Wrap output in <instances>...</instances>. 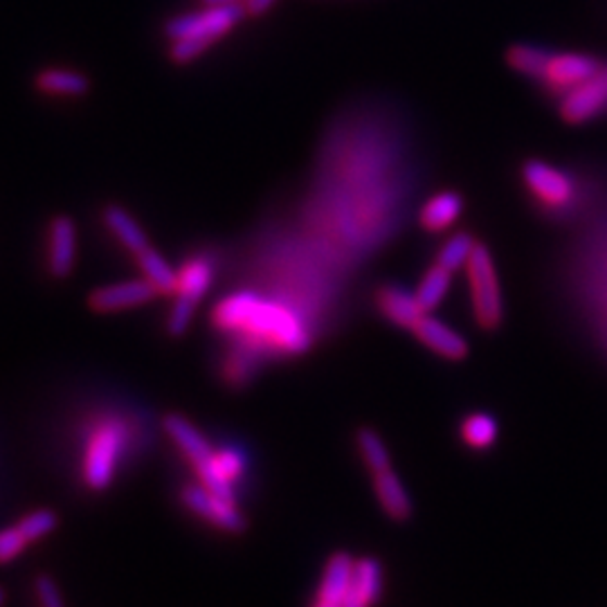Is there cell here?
<instances>
[{
	"label": "cell",
	"mask_w": 607,
	"mask_h": 607,
	"mask_svg": "<svg viewBox=\"0 0 607 607\" xmlns=\"http://www.w3.org/2000/svg\"><path fill=\"white\" fill-rule=\"evenodd\" d=\"M500 439V423L489 412H468L460 421V441L473 452L491 450Z\"/></svg>",
	"instance_id": "7402d4cb"
},
{
	"label": "cell",
	"mask_w": 607,
	"mask_h": 607,
	"mask_svg": "<svg viewBox=\"0 0 607 607\" xmlns=\"http://www.w3.org/2000/svg\"><path fill=\"white\" fill-rule=\"evenodd\" d=\"M275 3H277V0H248V3L243 5V8H246V14H248V16H261V14H266Z\"/></svg>",
	"instance_id": "4dcf8cb0"
},
{
	"label": "cell",
	"mask_w": 607,
	"mask_h": 607,
	"mask_svg": "<svg viewBox=\"0 0 607 607\" xmlns=\"http://www.w3.org/2000/svg\"><path fill=\"white\" fill-rule=\"evenodd\" d=\"M165 432L190 468L201 466L203 462L209 460V454L215 452V445L207 441V437L196 428V425L180 414H169L165 418Z\"/></svg>",
	"instance_id": "ac0fdd59"
},
{
	"label": "cell",
	"mask_w": 607,
	"mask_h": 607,
	"mask_svg": "<svg viewBox=\"0 0 607 607\" xmlns=\"http://www.w3.org/2000/svg\"><path fill=\"white\" fill-rule=\"evenodd\" d=\"M552 52H546L538 46H525V43H515L506 50V64L508 68H513L515 73H520L525 77H531L535 81L542 79L546 61H550Z\"/></svg>",
	"instance_id": "484cf974"
},
{
	"label": "cell",
	"mask_w": 607,
	"mask_h": 607,
	"mask_svg": "<svg viewBox=\"0 0 607 607\" xmlns=\"http://www.w3.org/2000/svg\"><path fill=\"white\" fill-rule=\"evenodd\" d=\"M131 445L133 428L121 414H100L93 423H88L79 462L86 489L93 493L106 491L131 454Z\"/></svg>",
	"instance_id": "7a4b0ae2"
},
{
	"label": "cell",
	"mask_w": 607,
	"mask_h": 607,
	"mask_svg": "<svg viewBox=\"0 0 607 607\" xmlns=\"http://www.w3.org/2000/svg\"><path fill=\"white\" fill-rule=\"evenodd\" d=\"M464 270L468 277L470 307L477 326L483 331H498L504 322V299L491 250L477 241Z\"/></svg>",
	"instance_id": "277c9868"
},
{
	"label": "cell",
	"mask_w": 607,
	"mask_h": 607,
	"mask_svg": "<svg viewBox=\"0 0 607 607\" xmlns=\"http://www.w3.org/2000/svg\"><path fill=\"white\" fill-rule=\"evenodd\" d=\"M29 550L27 538L16 525L0 529V565H10Z\"/></svg>",
	"instance_id": "f1b7e54d"
},
{
	"label": "cell",
	"mask_w": 607,
	"mask_h": 607,
	"mask_svg": "<svg viewBox=\"0 0 607 607\" xmlns=\"http://www.w3.org/2000/svg\"><path fill=\"white\" fill-rule=\"evenodd\" d=\"M102 221L119 246L127 253H131L133 257H138L142 250L151 246L140 223L121 205H106L102 211Z\"/></svg>",
	"instance_id": "d6986e66"
},
{
	"label": "cell",
	"mask_w": 607,
	"mask_h": 607,
	"mask_svg": "<svg viewBox=\"0 0 607 607\" xmlns=\"http://www.w3.org/2000/svg\"><path fill=\"white\" fill-rule=\"evenodd\" d=\"M464 198L457 192H439L418 211V223L428 232H443L462 217Z\"/></svg>",
	"instance_id": "44dd1931"
},
{
	"label": "cell",
	"mask_w": 607,
	"mask_h": 607,
	"mask_svg": "<svg viewBox=\"0 0 607 607\" xmlns=\"http://www.w3.org/2000/svg\"><path fill=\"white\" fill-rule=\"evenodd\" d=\"M372 477V491L374 498L380 506V511L387 515L389 520L393 522H405L412 518L414 513V502L410 498L408 486L403 483V479L397 475V470L389 468Z\"/></svg>",
	"instance_id": "e0dca14e"
},
{
	"label": "cell",
	"mask_w": 607,
	"mask_h": 607,
	"mask_svg": "<svg viewBox=\"0 0 607 607\" xmlns=\"http://www.w3.org/2000/svg\"><path fill=\"white\" fill-rule=\"evenodd\" d=\"M385 594V569L372 558H356L349 590H347V607H378Z\"/></svg>",
	"instance_id": "5bb4252c"
},
{
	"label": "cell",
	"mask_w": 607,
	"mask_h": 607,
	"mask_svg": "<svg viewBox=\"0 0 607 607\" xmlns=\"http://www.w3.org/2000/svg\"><path fill=\"white\" fill-rule=\"evenodd\" d=\"M475 246H477V241H475L470 234L457 232V234L450 236V238L443 243V248H441L439 255H437V263L443 266V268H448L450 272L462 270V268H466V263H468V259H470Z\"/></svg>",
	"instance_id": "4316f807"
},
{
	"label": "cell",
	"mask_w": 607,
	"mask_h": 607,
	"mask_svg": "<svg viewBox=\"0 0 607 607\" xmlns=\"http://www.w3.org/2000/svg\"><path fill=\"white\" fill-rule=\"evenodd\" d=\"M600 66V61L592 54L560 52L552 54L550 61H546V68L540 81L550 90H554V93H569L571 88L590 79Z\"/></svg>",
	"instance_id": "30bf717a"
},
{
	"label": "cell",
	"mask_w": 607,
	"mask_h": 607,
	"mask_svg": "<svg viewBox=\"0 0 607 607\" xmlns=\"http://www.w3.org/2000/svg\"><path fill=\"white\" fill-rule=\"evenodd\" d=\"M180 500L194 515H198L203 522L219 531L241 533L246 529V520H243L238 502L217 495L215 491L205 489V486L198 481L188 483L185 489L180 491Z\"/></svg>",
	"instance_id": "52a82bcc"
},
{
	"label": "cell",
	"mask_w": 607,
	"mask_h": 607,
	"mask_svg": "<svg viewBox=\"0 0 607 607\" xmlns=\"http://www.w3.org/2000/svg\"><path fill=\"white\" fill-rule=\"evenodd\" d=\"M35 600L39 607H64V596L54 579L50 576H37L35 579Z\"/></svg>",
	"instance_id": "f546056e"
},
{
	"label": "cell",
	"mask_w": 607,
	"mask_h": 607,
	"mask_svg": "<svg viewBox=\"0 0 607 607\" xmlns=\"http://www.w3.org/2000/svg\"><path fill=\"white\" fill-rule=\"evenodd\" d=\"M522 180L529 192L550 207H565L573 196V185L565 171L556 169L550 163L527 160L522 165Z\"/></svg>",
	"instance_id": "8fae6325"
},
{
	"label": "cell",
	"mask_w": 607,
	"mask_h": 607,
	"mask_svg": "<svg viewBox=\"0 0 607 607\" xmlns=\"http://www.w3.org/2000/svg\"><path fill=\"white\" fill-rule=\"evenodd\" d=\"M243 5H203L196 12L180 14L167 21L165 37L169 39V59L176 66H188L203 52L243 21Z\"/></svg>",
	"instance_id": "3957f363"
},
{
	"label": "cell",
	"mask_w": 607,
	"mask_h": 607,
	"mask_svg": "<svg viewBox=\"0 0 607 607\" xmlns=\"http://www.w3.org/2000/svg\"><path fill=\"white\" fill-rule=\"evenodd\" d=\"M374 301H376L378 313L397 328L412 331L414 324L425 315L414 290H408L397 284L380 286L374 295Z\"/></svg>",
	"instance_id": "2e32d148"
},
{
	"label": "cell",
	"mask_w": 607,
	"mask_h": 607,
	"mask_svg": "<svg viewBox=\"0 0 607 607\" xmlns=\"http://www.w3.org/2000/svg\"><path fill=\"white\" fill-rule=\"evenodd\" d=\"M450 286H452V272L435 261L428 270H425L421 284L414 290V295L421 304V309L425 313L437 311L441 307V301L445 299Z\"/></svg>",
	"instance_id": "cb8c5ba5"
},
{
	"label": "cell",
	"mask_w": 607,
	"mask_h": 607,
	"mask_svg": "<svg viewBox=\"0 0 607 607\" xmlns=\"http://www.w3.org/2000/svg\"><path fill=\"white\" fill-rule=\"evenodd\" d=\"M248 0H201V5H246Z\"/></svg>",
	"instance_id": "1f68e13d"
},
{
	"label": "cell",
	"mask_w": 607,
	"mask_h": 607,
	"mask_svg": "<svg viewBox=\"0 0 607 607\" xmlns=\"http://www.w3.org/2000/svg\"><path fill=\"white\" fill-rule=\"evenodd\" d=\"M48 272L54 280L73 275L77 263V225L70 217L59 215L48 225Z\"/></svg>",
	"instance_id": "4fadbf2b"
},
{
	"label": "cell",
	"mask_w": 607,
	"mask_h": 607,
	"mask_svg": "<svg viewBox=\"0 0 607 607\" xmlns=\"http://www.w3.org/2000/svg\"><path fill=\"white\" fill-rule=\"evenodd\" d=\"M356 450H358V457L362 462V466L367 468L370 475L383 473L393 468L391 466V454L389 448L385 443V439L372 430V428H362L356 435Z\"/></svg>",
	"instance_id": "d4e9b609"
},
{
	"label": "cell",
	"mask_w": 607,
	"mask_h": 607,
	"mask_svg": "<svg viewBox=\"0 0 607 607\" xmlns=\"http://www.w3.org/2000/svg\"><path fill=\"white\" fill-rule=\"evenodd\" d=\"M3 605H5V592L0 590V607H3Z\"/></svg>",
	"instance_id": "d6a6232c"
},
{
	"label": "cell",
	"mask_w": 607,
	"mask_h": 607,
	"mask_svg": "<svg viewBox=\"0 0 607 607\" xmlns=\"http://www.w3.org/2000/svg\"><path fill=\"white\" fill-rule=\"evenodd\" d=\"M246 470L248 457L246 452L236 445L215 448L207 462L192 468L198 483L228 500H236V483L246 477Z\"/></svg>",
	"instance_id": "8992f818"
},
{
	"label": "cell",
	"mask_w": 607,
	"mask_h": 607,
	"mask_svg": "<svg viewBox=\"0 0 607 607\" xmlns=\"http://www.w3.org/2000/svg\"><path fill=\"white\" fill-rule=\"evenodd\" d=\"M603 111H607V64L590 79L571 88L560 102V117L567 125H585Z\"/></svg>",
	"instance_id": "ba28073f"
},
{
	"label": "cell",
	"mask_w": 607,
	"mask_h": 607,
	"mask_svg": "<svg viewBox=\"0 0 607 607\" xmlns=\"http://www.w3.org/2000/svg\"><path fill=\"white\" fill-rule=\"evenodd\" d=\"M56 525H59V518L54 515V511H50V508L29 511L27 515H23V518L16 522V527L21 529V533L27 538L29 544L41 542L43 538L52 535Z\"/></svg>",
	"instance_id": "83f0119b"
},
{
	"label": "cell",
	"mask_w": 607,
	"mask_h": 607,
	"mask_svg": "<svg viewBox=\"0 0 607 607\" xmlns=\"http://www.w3.org/2000/svg\"><path fill=\"white\" fill-rule=\"evenodd\" d=\"M156 297H160L156 286L142 277L95 288L88 295V307L95 313H119L144 307V304L154 301Z\"/></svg>",
	"instance_id": "9c48e42d"
},
{
	"label": "cell",
	"mask_w": 607,
	"mask_h": 607,
	"mask_svg": "<svg viewBox=\"0 0 607 607\" xmlns=\"http://www.w3.org/2000/svg\"><path fill=\"white\" fill-rule=\"evenodd\" d=\"M135 263L142 272V277L148 282V284H154L156 290L160 293V297L165 295H173L176 290V284H178V270H173L167 259L154 248V246H148L146 250H142L138 257H135Z\"/></svg>",
	"instance_id": "603a6c76"
},
{
	"label": "cell",
	"mask_w": 607,
	"mask_h": 607,
	"mask_svg": "<svg viewBox=\"0 0 607 607\" xmlns=\"http://www.w3.org/2000/svg\"><path fill=\"white\" fill-rule=\"evenodd\" d=\"M35 88L48 98H83L90 93V79L70 68H46L35 77Z\"/></svg>",
	"instance_id": "ffe728a7"
},
{
	"label": "cell",
	"mask_w": 607,
	"mask_h": 607,
	"mask_svg": "<svg viewBox=\"0 0 607 607\" xmlns=\"http://www.w3.org/2000/svg\"><path fill=\"white\" fill-rule=\"evenodd\" d=\"M209 322L257 360L295 358L313 347L307 318L288 301L255 290H234L221 297L211 309Z\"/></svg>",
	"instance_id": "6da1fadb"
},
{
	"label": "cell",
	"mask_w": 607,
	"mask_h": 607,
	"mask_svg": "<svg viewBox=\"0 0 607 607\" xmlns=\"http://www.w3.org/2000/svg\"><path fill=\"white\" fill-rule=\"evenodd\" d=\"M410 333L425 349L432 351L441 360L460 362L470 353V347L462 333L454 331L432 313H425Z\"/></svg>",
	"instance_id": "7c38bea8"
},
{
	"label": "cell",
	"mask_w": 607,
	"mask_h": 607,
	"mask_svg": "<svg viewBox=\"0 0 607 607\" xmlns=\"http://www.w3.org/2000/svg\"><path fill=\"white\" fill-rule=\"evenodd\" d=\"M215 282V261L205 255L190 257L178 268V284L173 290V304L167 318V333L173 338L185 333L196 315L198 304Z\"/></svg>",
	"instance_id": "5b68a950"
},
{
	"label": "cell",
	"mask_w": 607,
	"mask_h": 607,
	"mask_svg": "<svg viewBox=\"0 0 607 607\" xmlns=\"http://www.w3.org/2000/svg\"><path fill=\"white\" fill-rule=\"evenodd\" d=\"M353 560L356 558L345 552L333 554L326 560L311 607H347V590H349Z\"/></svg>",
	"instance_id": "9a60e30c"
}]
</instances>
